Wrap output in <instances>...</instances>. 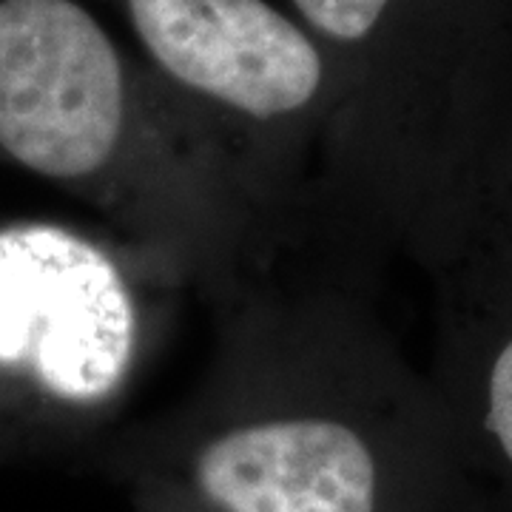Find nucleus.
<instances>
[{
    "label": "nucleus",
    "mask_w": 512,
    "mask_h": 512,
    "mask_svg": "<svg viewBox=\"0 0 512 512\" xmlns=\"http://www.w3.org/2000/svg\"><path fill=\"white\" fill-rule=\"evenodd\" d=\"M299 23L325 49L328 63L359 55L376 37L396 0H291Z\"/></svg>",
    "instance_id": "6"
},
{
    "label": "nucleus",
    "mask_w": 512,
    "mask_h": 512,
    "mask_svg": "<svg viewBox=\"0 0 512 512\" xmlns=\"http://www.w3.org/2000/svg\"><path fill=\"white\" fill-rule=\"evenodd\" d=\"M217 342L168 413L83 456L157 478L211 512H436L456 450L407 410L328 251H288L214 299Z\"/></svg>",
    "instance_id": "1"
},
{
    "label": "nucleus",
    "mask_w": 512,
    "mask_h": 512,
    "mask_svg": "<svg viewBox=\"0 0 512 512\" xmlns=\"http://www.w3.org/2000/svg\"><path fill=\"white\" fill-rule=\"evenodd\" d=\"M476 461L512 484V325L484 356L476 407Z\"/></svg>",
    "instance_id": "5"
},
{
    "label": "nucleus",
    "mask_w": 512,
    "mask_h": 512,
    "mask_svg": "<svg viewBox=\"0 0 512 512\" xmlns=\"http://www.w3.org/2000/svg\"><path fill=\"white\" fill-rule=\"evenodd\" d=\"M120 484L126 487L134 512H211L197 504L191 495L157 478H128Z\"/></svg>",
    "instance_id": "7"
},
{
    "label": "nucleus",
    "mask_w": 512,
    "mask_h": 512,
    "mask_svg": "<svg viewBox=\"0 0 512 512\" xmlns=\"http://www.w3.org/2000/svg\"><path fill=\"white\" fill-rule=\"evenodd\" d=\"M123 3L165 89L293 245H305L333 111V72L316 37L268 0Z\"/></svg>",
    "instance_id": "4"
},
{
    "label": "nucleus",
    "mask_w": 512,
    "mask_h": 512,
    "mask_svg": "<svg viewBox=\"0 0 512 512\" xmlns=\"http://www.w3.org/2000/svg\"><path fill=\"white\" fill-rule=\"evenodd\" d=\"M174 288L117 237L63 222L0 225V436L83 453L109 433L160 339Z\"/></svg>",
    "instance_id": "3"
},
{
    "label": "nucleus",
    "mask_w": 512,
    "mask_h": 512,
    "mask_svg": "<svg viewBox=\"0 0 512 512\" xmlns=\"http://www.w3.org/2000/svg\"><path fill=\"white\" fill-rule=\"evenodd\" d=\"M0 154L211 302L293 248L183 100L146 89L77 0H0Z\"/></svg>",
    "instance_id": "2"
}]
</instances>
